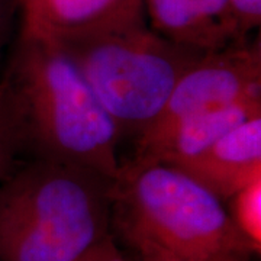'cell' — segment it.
Returning <instances> with one entry per match:
<instances>
[{
  "instance_id": "cell-12",
  "label": "cell",
  "mask_w": 261,
  "mask_h": 261,
  "mask_svg": "<svg viewBox=\"0 0 261 261\" xmlns=\"http://www.w3.org/2000/svg\"><path fill=\"white\" fill-rule=\"evenodd\" d=\"M115 240L123 244L125 247L123 252L128 261H186L142 238L123 237V238H115Z\"/></svg>"
},
{
  "instance_id": "cell-9",
  "label": "cell",
  "mask_w": 261,
  "mask_h": 261,
  "mask_svg": "<svg viewBox=\"0 0 261 261\" xmlns=\"http://www.w3.org/2000/svg\"><path fill=\"white\" fill-rule=\"evenodd\" d=\"M22 27L48 37H63L144 12L142 0H25Z\"/></svg>"
},
{
  "instance_id": "cell-7",
  "label": "cell",
  "mask_w": 261,
  "mask_h": 261,
  "mask_svg": "<svg viewBox=\"0 0 261 261\" xmlns=\"http://www.w3.org/2000/svg\"><path fill=\"white\" fill-rule=\"evenodd\" d=\"M176 168L225 203L241 189L261 180V115L240 123Z\"/></svg>"
},
{
  "instance_id": "cell-15",
  "label": "cell",
  "mask_w": 261,
  "mask_h": 261,
  "mask_svg": "<svg viewBox=\"0 0 261 261\" xmlns=\"http://www.w3.org/2000/svg\"><path fill=\"white\" fill-rule=\"evenodd\" d=\"M16 6H20L19 0H0V63L6 45L9 42L10 28H12V20Z\"/></svg>"
},
{
  "instance_id": "cell-10",
  "label": "cell",
  "mask_w": 261,
  "mask_h": 261,
  "mask_svg": "<svg viewBox=\"0 0 261 261\" xmlns=\"http://www.w3.org/2000/svg\"><path fill=\"white\" fill-rule=\"evenodd\" d=\"M27 152L23 115L9 79L0 77V180L22 161Z\"/></svg>"
},
{
  "instance_id": "cell-16",
  "label": "cell",
  "mask_w": 261,
  "mask_h": 261,
  "mask_svg": "<svg viewBox=\"0 0 261 261\" xmlns=\"http://www.w3.org/2000/svg\"><path fill=\"white\" fill-rule=\"evenodd\" d=\"M25 0H19V3H20V6H22V3H23Z\"/></svg>"
},
{
  "instance_id": "cell-13",
  "label": "cell",
  "mask_w": 261,
  "mask_h": 261,
  "mask_svg": "<svg viewBox=\"0 0 261 261\" xmlns=\"http://www.w3.org/2000/svg\"><path fill=\"white\" fill-rule=\"evenodd\" d=\"M235 25L241 39H248L261 22V0H229Z\"/></svg>"
},
{
  "instance_id": "cell-4",
  "label": "cell",
  "mask_w": 261,
  "mask_h": 261,
  "mask_svg": "<svg viewBox=\"0 0 261 261\" xmlns=\"http://www.w3.org/2000/svg\"><path fill=\"white\" fill-rule=\"evenodd\" d=\"M51 38L71 57L122 138H137L154 123L178 79L203 54L161 37L145 13Z\"/></svg>"
},
{
  "instance_id": "cell-2",
  "label": "cell",
  "mask_w": 261,
  "mask_h": 261,
  "mask_svg": "<svg viewBox=\"0 0 261 261\" xmlns=\"http://www.w3.org/2000/svg\"><path fill=\"white\" fill-rule=\"evenodd\" d=\"M113 178L45 159L0 180V261H74L112 233Z\"/></svg>"
},
{
  "instance_id": "cell-1",
  "label": "cell",
  "mask_w": 261,
  "mask_h": 261,
  "mask_svg": "<svg viewBox=\"0 0 261 261\" xmlns=\"http://www.w3.org/2000/svg\"><path fill=\"white\" fill-rule=\"evenodd\" d=\"M3 74L22 109L27 152L116 176L121 132L56 39L20 27Z\"/></svg>"
},
{
  "instance_id": "cell-8",
  "label": "cell",
  "mask_w": 261,
  "mask_h": 261,
  "mask_svg": "<svg viewBox=\"0 0 261 261\" xmlns=\"http://www.w3.org/2000/svg\"><path fill=\"white\" fill-rule=\"evenodd\" d=\"M151 28L170 41L207 53L241 39L229 0H142Z\"/></svg>"
},
{
  "instance_id": "cell-11",
  "label": "cell",
  "mask_w": 261,
  "mask_h": 261,
  "mask_svg": "<svg viewBox=\"0 0 261 261\" xmlns=\"http://www.w3.org/2000/svg\"><path fill=\"white\" fill-rule=\"evenodd\" d=\"M238 231L261 251V180L245 186L225 202Z\"/></svg>"
},
{
  "instance_id": "cell-6",
  "label": "cell",
  "mask_w": 261,
  "mask_h": 261,
  "mask_svg": "<svg viewBox=\"0 0 261 261\" xmlns=\"http://www.w3.org/2000/svg\"><path fill=\"white\" fill-rule=\"evenodd\" d=\"M261 115V99H248L226 108L196 113L140 134L134 159L181 166L202 154L240 123Z\"/></svg>"
},
{
  "instance_id": "cell-5",
  "label": "cell",
  "mask_w": 261,
  "mask_h": 261,
  "mask_svg": "<svg viewBox=\"0 0 261 261\" xmlns=\"http://www.w3.org/2000/svg\"><path fill=\"white\" fill-rule=\"evenodd\" d=\"M248 99H261L258 39L203 53L178 79L163 112L148 128Z\"/></svg>"
},
{
  "instance_id": "cell-3",
  "label": "cell",
  "mask_w": 261,
  "mask_h": 261,
  "mask_svg": "<svg viewBox=\"0 0 261 261\" xmlns=\"http://www.w3.org/2000/svg\"><path fill=\"white\" fill-rule=\"evenodd\" d=\"M113 238L137 237L186 261H251L225 203L181 170L132 159L112 180Z\"/></svg>"
},
{
  "instance_id": "cell-14",
  "label": "cell",
  "mask_w": 261,
  "mask_h": 261,
  "mask_svg": "<svg viewBox=\"0 0 261 261\" xmlns=\"http://www.w3.org/2000/svg\"><path fill=\"white\" fill-rule=\"evenodd\" d=\"M74 261H128L113 235H108Z\"/></svg>"
}]
</instances>
